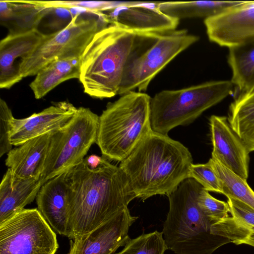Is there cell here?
Instances as JSON below:
<instances>
[{
    "mask_svg": "<svg viewBox=\"0 0 254 254\" xmlns=\"http://www.w3.org/2000/svg\"><path fill=\"white\" fill-rule=\"evenodd\" d=\"M91 169L84 159L65 173L72 239L86 234L128 208L135 197L123 172L102 157Z\"/></svg>",
    "mask_w": 254,
    "mask_h": 254,
    "instance_id": "6da1fadb",
    "label": "cell"
},
{
    "mask_svg": "<svg viewBox=\"0 0 254 254\" xmlns=\"http://www.w3.org/2000/svg\"><path fill=\"white\" fill-rule=\"evenodd\" d=\"M192 157L187 147L152 130L119 165L135 198L171 193L188 178Z\"/></svg>",
    "mask_w": 254,
    "mask_h": 254,
    "instance_id": "7a4b0ae2",
    "label": "cell"
},
{
    "mask_svg": "<svg viewBox=\"0 0 254 254\" xmlns=\"http://www.w3.org/2000/svg\"><path fill=\"white\" fill-rule=\"evenodd\" d=\"M151 35L115 24L97 33L81 58L79 80L84 92L99 99L118 95L129 58Z\"/></svg>",
    "mask_w": 254,
    "mask_h": 254,
    "instance_id": "3957f363",
    "label": "cell"
},
{
    "mask_svg": "<svg viewBox=\"0 0 254 254\" xmlns=\"http://www.w3.org/2000/svg\"><path fill=\"white\" fill-rule=\"evenodd\" d=\"M202 189L195 180L187 178L167 196L169 209L162 232L174 254H212L230 243L211 233V223L197 203Z\"/></svg>",
    "mask_w": 254,
    "mask_h": 254,
    "instance_id": "277c9868",
    "label": "cell"
},
{
    "mask_svg": "<svg viewBox=\"0 0 254 254\" xmlns=\"http://www.w3.org/2000/svg\"><path fill=\"white\" fill-rule=\"evenodd\" d=\"M151 97L130 91L110 102L99 118L96 143L102 157L122 162L152 130Z\"/></svg>",
    "mask_w": 254,
    "mask_h": 254,
    "instance_id": "5b68a950",
    "label": "cell"
},
{
    "mask_svg": "<svg viewBox=\"0 0 254 254\" xmlns=\"http://www.w3.org/2000/svg\"><path fill=\"white\" fill-rule=\"evenodd\" d=\"M235 89L231 80H217L160 91L150 100L152 129L168 135L176 127L189 125L232 95Z\"/></svg>",
    "mask_w": 254,
    "mask_h": 254,
    "instance_id": "8992f818",
    "label": "cell"
},
{
    "mask_svg": "<svg viewBox=\"0 0 254 254\" xmlns=\"http://www.w3.org/2000/svg\"><path fill=\"white\" fill-rule=\"evenodd\" d=\"M109 24L101 12L76 14L67 25L48 34L33 52L21 60L18 66L20 76L36 75L56 59L81 58L95 35Z\"/></svg>",
    "mask_w": 254,
    "mask_h": 254,
    "instance_id": "52a82bcc",
    "label": "cell"
},
{
    "mask_svg": "<svg viewBox=\"0 0 254 254\" xmlns=\"http://www.w3.org/2000/svg\"><path fill=\"white\" fill-rule=\"evenodd\" d=\"M99 118L89 108L80 107L64 127L53 133L40 177L44 183L83 161L96 142Z\"/></svg>",
    "mask_w": 254,
    "mask_h": 254,
    "instance_id": "ba28073f",
    "label": "cell"
},
{
    "mask_svg": "<svg viewBox=\"0 0 254 254\" xmlns=\"http://www.w3.org/2000/svg\"><path fill=\"white\" fill-rule=\"evenodd\" d=\"M198 39L186 30H175L159 35L144 52H138L139 47L126 65L118 95L135 90L145 92L154 77Z\"/></svg>",
    "mask_w": 254,
    "mask_h": 254,
    "instance_id": "9c48e42d",
    "label": "cell"
},
{
    "mask_svg": "<svg viewBox=\"0 0 254 254\" xmlns=\"http://www.w3.org/2000/svg\"><path fill=\"white\" fill-rule=\"evenodd\" d=\"M57 236L37 208L23 209L0 224V254H55Z\"/></svg>",
    "mask_w": 254,
    "mask_h": 254,
    "instance_id": "30bf717a",
    "label": "cell"
},
{
    "mask_svg": "<svg viewBox=\"0 0 254 254\" xmlns=\"http://www.w3.org/2000/svg\"><path fill=\"white\" fill-rule=\"evenodd\" d=\"M158 1H125L101 12L110 24L135 33L162 34L175 30L179 20L159 10Z\"/></svg>",
    "mask_w": 254,
    "mask_h": 254,
    "instance_id": "8fae6325",
    "label": "cell"
},
{
    "mask_svg": "<svg viewBox=\"0 0 254 254\" xmlns=\"http://www.w3.org/2000/svg\"><path fill=\"white\" fill-rule=\"evenodd\" d=\"M204 23L209 39L221 46L254 41V1H243Z\"/></svg>",
    "mask_w": 254,
    "mask_h": 254,
    "instance_id": "7c38bea8",
    "label": "cell"
},
{
    "mask_svg": "<svg viewBox=\"0 0 254 254\" xmlns=\"http://www.w3.org/2000/svg\"><path fill=\"white\" fill-rule=\"evenodd\" d=\"M137 218L127 208L90 232L70 239L65 254H113L130 239L129 229Z\"/></svg>",
    "mask_w": 254,
    "mask_h": 254,
    "instance_id": "4fadbf2b",
    "label": "cell"
},
{
    "mask_svg": "<svg viewBox=\"0 0 254 254\" xmlns=\"http://www.w3.org/2000/svg\"><path fill=\"white\" fill-rule=\"evenodd\" d=\"M209 125L213 147L211 158L247 180L250 152L231 128L227 117L212 115Z\"/></svg>",
    "mask_w": 254,
    "mask_h": 254,
    "instance_id": "5bb4252c",
    "label": "cell"
},
{
    "mask_svg": "<svg viewBox=\"0 0 254 254\" xmlns=\"http://www.w3.org/2000/svg\"><path fill=\"white\" fill-rule=\"evenodd\" d=\"M77 109L69 102H60L27 118H14L11 144L18 146L29 139L59 130L72 119Z\"/></svg>",
    "mask_w": 254,
    "mask_h": 254,
    "instance_id": "9a60e30c",
    "label": "cell"
},
{
    "mask_svg": "<svg viewBox=\"0 0 254 254\" xmlns=\"http://www.w3.org/2000/svg\"><path fill=\"white\" fill-rule=\"evenodd\" d=\"M36 199L37 209L51 228L70 239L68 190L65 173L45 183Z\"/></svg>",
    "mask_w": 254,
    "mask_h": 254,
    "instance_id": "2e32d148",
    "label": "cell"
},
{
    "mask_svg": "<svg viewBox=\"0 0 254 254\" xmlns=\"http://www.w3.org/2000/svg\"><path fill=\"white\" fill-rule=\"evenodd\" d=\"M37 29L18 34H9L0 42V88L9 89L22 79L16 61L19 63L33 52L47 38ZM19 66V65H18Z\"/></svg>",
    "mask_w": 254,
    "mask_h": 254,
    "instance_id": "e0dca14e",
    "label": "cell"
},
{
    "mask_svg": "<svg viewBox=\"0 0 254 254\" xmlns=\"http://www.w3.org/2000/svg\"><path fill=\"white\" fill-rule=\"evenodd\" d=\"M53 133L29 139L12 148L7 153L5 165L19 178L39 179Z\"/></svg>",
    "mask_w": 254,
    "mask_h": 254,
    "instance_id": "ac0fdd59",
    "label": "cell"
},
{
    "mask_svg": "<svg viewBox=\"0 0 254 254\" xmlns=\"http://www.w3.org/2000/svg\"><path fill=\"white\" fill-rule=\"evenodd\" d=\"M44 183L41 178H19L8 168L0 185V224L31 203Z\"/></svg>",
    "mask_w": 254,
    "mask_h": 254,
    "instance_id": "d6986e66",
    "label": "cell"
},
{
    "mask_svg": "<svg viewBox=\"0 0 254 254\" xmlns=\"http://www.w3.org/2000/svg\"><path fill=\"white\" fill-rule=\"evenodd\" d=\"M227 198L230 216L211 224V233L236 245L254 247V209L236 198Z\"/></svg>",
    "mask_w": 254,
    "mask_h": 254,
    "instance_id": "ffe728a7",
    "label": "cell"
},
{
    "mask_svg": "<svg viewBox=\"0 0 254 254\" xmlns=\"http://www.w3.org/2000/svg\"><path fill=\"white\" fill-rule=\"evenodd\" d=\"M81 58L56 59L42 69L30 84L35 98L39 99L62 82L79 79Z\"/></svg>",
    "mask_w": 254,
    "mask_h": 254,
    "instance_id": "44dd1931",
    "label": "cell"
},
{
    "mask_svg": "<svg viewBox=\"0 0 254 254\" xmlns=\"http://www.w3.org/2000/svg\"><path fill=\"white\" fill-rule=\"evenodd\" d=\"M227 119L249 152L254 151V88L239 94L231 103Z\"/></svg>",
    "mask_w": 254,
    "mask_h": 254,
    "instance_id": "7402d4cb",
    "label": "cell"
},
{
    "mask_svg": "<svg viewBox=\"0 0 254 254\" xmlns=\"http://www.w3.org/2000/svg\"><path fill=\"white\" fill-rule=\"evenodd\" d=\"M242 1H160L157 7L165 14L178 20L193 17H201L205 19L218 15Z\"/></svg>",
    "mask_w": 254,
    "mask_h": 254,
    "instance_id": "603a6c76",
    "label": "cell"
},
{
    "mask_svg": "<svg viewBox=\"0 0 254 254\" xmlns=\"http://www.w3.org/2000/svg\"><path fill=\"white\" fill-rule=\"evenodd\" d=\"M231 82L240 94L254 88V41L229 48Z\"/></svg>",
    "mask_w": 254,
    "mask_h": 254,
    "instance_id": "cb8c5ba5",
    "label": "cell"
},
{
    "mask_svg": "<svg viewBox=\"0 0 254 254\" xmlns=\"http://www.w3.org/2000/svg\"><path fill=\"white\" fill-rule=\"evenodd\" d=\"M213 168L221 184L222 194L227 197L238 199L254 209V191L247 182L218 161L210 158Z\"/></svg>",
    "mask_w": 254,
    "mask_h": 254,
    "instance_id": "d4e9b609",
    "label": "cell"
},
{
    "mask_svg": "<svg viewBox=\"0 0 254 254\" xmlns=\"http://www.w3.org/2000/svg\"><path fill=\"white\" fill-rule=\"evenodd\" d=\"M11 1L13 3V11L10 18L7 21H12L9 34H18L37 29L48 8L28 0Z\"/></svg>",
    "mask_w": 254,
    "mask_h": 254,
    "instance_id": "484cf974",
    "label": "cell"
},
{
    "mask_svg": "<svg viewBox=\"0 0 254 254\" xmlns=\"http://www.w3.org/2000/svg\"><path fill=\"white\" fill-rule=\"evenodd\" d=\"M168 249L162 232L155 231L130 239L115 254H164Z\"/></svg>",
    "mask_w": 254,
    "mask_h": 254,
    "instance_id": "4316f807",
    "label": "cell"
},
{
    "mask_svg": "<svg viewBox=\"0 0 254 254\" xmlns=\"http://www.w3.org/2000/svg\"><path fill=\"white\" fill-rule=\"evenodd\" d=\"M46 8H78L92 12H102L121 5L125 1H80V0H28Z\"/></svg>",
    "mask_w": 254,
    "mask_h": 254,
    "instance_id": "83f0119b",
    "label": "cell"
},
{
    "mask_svg": "<svg viewBox=\"0 0 254 254\" xmlns=\"http://www.w3.org/2000/svg\"><path fill=\"white\" fill-rule=\"evenodd\" d=\"M197 203L211 224L229 216L230 208L227 202L215 198L203 188L198 194Z\"/></svg>",
    "mask_w": 254,
    "mask_h": 254,
    "instance_id": "f1b7e54d",
    "label": "cell"
},
{
    "mask_svg": "<svg viewBox=\"0 0 254 254\" xmlns=\"http://www.w3.org/2000/svg\"><path fill=\"white\" fill-rule=\"evenodd\" d=\"M188 178L195 180L208 191L222 194L221 182L209 161L204 164L192 163L189 169Z\"/></svg>",
    "mask_w": 254,
    "mask_h": 254,
    "instance_id": "f546056e",
    "label": "cell"
},
{
    "mask_svg": "<svg viewBox=\"0 0 254 254\" xmlns=\"http://www.w3.org/2000/svg\"><path fill=\"white\" fill-rule=\"evenodd\" d=\"M12 112L7 104L0 99V157L7 153L12 148L10 136L14 119Z\"/></svg>",
    "mask_w": 254,
    "mask_h": 254,
    "instance_id": "4dcf8cb0",
    "label": "cell"
},
{
    "mask_svg": "<svg viewBox=\"0 0 254 254\" xmlns=\"http://www.w3.org/2000/svg\"><path fill=\"white\" fill-rule=\"evenodd\" d=\"M102 157L96 155H91L84 158L87 165L91 169L97 168L101 163Z\"/></svg>",
    "mask_w": 254,
    "mask_h": 254,
    "instance_id": "1f68e13d",
    "label": "cell"
}]
</instances>
